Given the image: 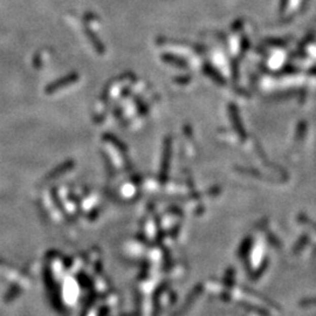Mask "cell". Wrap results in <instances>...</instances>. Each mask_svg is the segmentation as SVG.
Masks as SVG:
<instances>
[{
    "label": "cell",
    "instance_id": "cell-1",
    "mask_svg": "<svg viewBox=\"0 0 316 316\" xmlns=\"http://www.w3.org/2000/svg\"><path fill=\"white\" fill-rule=\"evenodd\" d=\"M164 59L165 60H169L168 62H172V64H175V65H177V66H183V67H185V64L184 62H182V60H178V59H176L175 56H172V55H165L164 56Z\"/></svg>",
    "mask_w": 316,
    "mask_h": 316
}]
</instances>
